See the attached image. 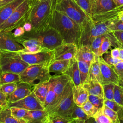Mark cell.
<instances>
[{
  "instance_id": "277c9868",
  "label": "cell",
  "mask_w": 123,
  "mask_h": 123,
  "mask_svg": "<svg viewBox=\"0 0 123 123\" xmlns=\"http://www.w3.org/2000/svg\"><path fill=\"white\" fill-rule=\"evenodd\" d=\"M15 38L16 39H36L41 43L43 49L50 50L54 49L57 47L64 43L58 32L49 25L38 31L31 30L29 32H25L22 36L16 37Z\"/></svg>"
},
{
  "instance_id": "3957f363",
  "label": "cell",
  "mask_w": 123,
  "mask_h": 123,
  "mask_svg": "<svg viewBox=\"0 0 123 123\" xmlns=\"http://www.w3.org/2000/svg\"><path fill=\"white\" fill-rule=\"evenodd\" d=\"M56 0H45L37 1L35 0L27 21L33 26V31H38L48 25L50 17L55 9Z\"/></svg>"
},
{
  "instance_id": "03108f58",
  "label": "cell",
  "mask_w": 123,
  "mask_h": 123,
  "mask_svg": "<svg viewBox=\"0 0 123 123\" xmlns=\"http://www.w3.org/2000/svg\"></svg>"
},
{
  "instance_id": "bcb514c9",
  "label": "cell",
  "mask_w": 123,
  "mask_h": 123,
  "mask_svg": "<svg viewBox=\"0 0 123 123\" xmlns=\"http://www.w3.org/2000/svg\"><path fill=\"white\" fill-rule=\"evenodd\" d=\"M78 5L89 16H91L90 0H77Z\"/></svg>"
},
{
  "instance_id": "b9f144b4",
  "label": "cell",
  "mask_w": 123,
  "mask_h": 123,
  "mask_svg": "<svg viewBox=\"0 0 123 123\" xmlns=\"http://www.w3.org/2000/svg\"><path fill=\"white\" fill-rule=\"evenodd\" d=\"M113 100L122 106L123 110V91L117 85H115L114 87Z\"/></svg>"
},
{
  "instance_id": "7a4b0ae2",
  "label": "cell",
  "mask_w": 123,
  "mask_h": 123,
  "mask_svg": "<svg viewBox=\"0 0 123 123\" xmlns=\"http://www.w3.org/2000/svg\"><path fill=\"white\" fill-rule=\"evenodd\" d=\"M48 25L58 32L64 43H74L78 47L81 34V27L66 15L54 9Z\"/></svg>"
},
{
  "instance_id": "9f6ffc18",
  "label": "cell",
  "mask_w": 123,
  "mask_h": 123,
  "mask_svg": "<svg viewBox=\"0 0 123 123\" xmlns=\"http://www.w3.org/2000/svg\"><path fill=\"white\" fill-rule=\"evenodd\" d=\"M118 85H119L121 87V88L123 91V79H119V82Z\"/></svg>"
},
{
  "instance_id": "4dcf8cb0",
  "label": "cell",
  "mask_w": 123,
  "mask_h": 123,
  "mask_svg": "<svg viewBox=\"0 0 123 123\" xmlns=\"http://www.w3.org/2000/svg\"><path fill=\"white\" fill-rule=\"evenodd\" d=\"M74 123L73 118L57 114H49L46 123Z\"/></svg>"
},
{
  "instance_id": "ba28073f",
  "label": "cell",
  "mask_w": 123,
  "mask_h": 123,
  "mask_svg": "<svg viewBox=\"0 0 123 123\" xmlns=\"http://www.w3.org/2000/svg\"><path fill=\"white\" fill-rule=\"evenodd\" d=\"M74 84L70 80L62 94L52 106L46 110L49 114H57L69 117L75 103L73 100L72 88Z\"/></svg>"
},
{
  "instance_id": "52a82bcc",
  "label": "cell",
  "mask_w": 123,
  "mask_h": 123,
  "mask_svg": "<svg viewBox=\"0 0 123 123\" xmlns=\"http://www.w3.org/2000/svg\"><path fill=\"white\" fill-rule=\"evenodd\" d=\"M55 9L75 21L81 29L91 17L74 0H56Z\"/></svg>"
},
{
  "instance_id": "d6a6232c",
  "label": "cell",
  "mask_w": 123,
  "mask_h": 123,
  "mask_svg": "<svg viewBox=\"0 0 123 123\" xmlns=\"http://www.w3.org/2000/svg\"><path fill=\"white\" fill-rule=\"evenodd\" d=\"M49 90L47 94L45 101L44 104V107L45 110L47 109L49 107L52 105L53 104H54L57 99L56 95L53 90L52 85L50 82V81H49Z\"/></svg>"
},
{
  "instance_id": "44dd1931",
  "label": "cell",
  "mask_w": 123,
  "mask_h": 123,
  "mask_svg": "<svg viewBox=\"0 0 123 123\" xmlns=\"http://www.w3.org/2000/svg\"><path fill=\"white\" fill-rule=\"evenodd\" d=\"M73 98L74 103L80 107L88 100L89 94L86 89L82 85L75 86L72 88Z\"/></svg>"
},
{
  "instance_id": "db71d44e",
  "label": "cell",
  "mask_w": 123,
  "mask_h": 123,
  "mask_svg": "<svg viewBox=\"0 0 123 123\" xmlns=\"http://www.w3.org/2000/svg\"><path fill=\"white\" fill-rule=\"evenodd\" d=\"M117 8L123 9V0H113Z\"/></svg>"
},
{
  "instance_id": "83f0119b",
  "label": "cell",
  "mask_w": 123,
  "mask_h": 123,
  "mask_svg": "<svg viewBox=\"0 0 123 123\" xmlns=\"http://www.w3.org/2000/svg\"><path fill=\"white\" fill-rule=\"evenodd\" d=\"M87 79H96L102 84V77L100 69L98 56H97L91 63Z\"/></svg>"
},
{
  "instance_id": "e7e4bbea",
  "label": "cell",
  "mask_w": 123,
  "mask_h": 123,
  "mask_svg": "<svg viewBox=\"0 0 123 123\" xmlns=\"http://www.w3.org/2000/svg\"><path fill=\"white\" fill-rule=\"evenodd\" d=\"M74 0V1H75L76 2V0Z\"/></svg>"
},
{
  "instance_id": "1f68e13d",
  "label": "cell",
  "mask_w": 123,
  "mask_h": 123,
  "mask_svg": "<svg viewBox=\"0 0 123 123\" xmlns=\"http://www.w3.org/2000/svg\"><path fill=\"white\" fill-rule=\"evenodd\" d=\"M21 81L19 74L13 73H2L0 77V85L9 83H17Z\"/></svg>"
},
{
  "instance_id": "f6af8a7d",
  "label": "cell",
  "mask_w": 123,
  "mask_h": 123,
  "mask_svg": "<svg viewBox=\"0 0 123 123\" xmlns=\"http://www.w3.org/2000/svg\"><path fill=\"white\" fill-rule=\"evenodd\" d=\"M103 55V56H102V57L103 60L105 61L106 62H107L108 64L111 65H114L118 63V62L122 61V60L120 58L117 59L113 58L111 55V51H107L106 52L104 53Z\"/></svg>"
},
{
  "instance_id": "74e56055",
  "label": "cell",
  "mask_w": 123,
  "mask_h": 123,
  "mask_svg": "<svg viewBox=\"0 0 123 123\" xmlns=\"http://www.w3.org/2000/svg\"><path fill=\"white\" fill-rule=\"evenodd\" d=\"M17 83H9L0 85V91L7 96L11 94L17 88Z\"/></svg>"
},
{
  "instance_id": "8fae6325",
  "label": "cell",
  "mask_w": 123,
  "mask_h": 123,
  "mask_svg": "<svg viewBox=\"0 0 123 123\" xmlns=\"http://www.w3.org/2000/svg\"><path fill=\"white\" fill-rule=\"evenodd\" d=\"M25 47L18 42L10 32H0V49L11 51H20Z\"/></svg>"
},
{
  "instance_id": "d590c367",
  "label": "cell",
  "mask_w": 123,
  "mask_h": 123,
  "mask_svg": "<svg viewBox=\"0 0 123 123\" xmlns=\"http://www.w3.org/2000/svg\"><path fill=\"white\" fill-rule=\"evenodd\" d=\"M108 33L103 34L96 37L91 42L90 46L92 51L98 56V53L99 47L104 39V38L108 36Z\"/></svg>"
},
{
  "instance_id": "ffe728a7",
  "label": "cell",
  "mask_w": 123,
  "mask_h": 123,
  "mask_svg": "<svg viewBox=\"0 0 123 123\" xmlns=\"http://www.w3.org/2000/svg\"><path fill=\"white\" fill-rule=\"evenodd\" d=\"M16 40L25 47L23 50L19 52L26 53H34L46 49L42 48L41 43L36 39L29 38Z\"/></svg>"
},
{
  "instance_id": "ab89813d",
  "label": "cell",
  "mask_w": 123,
  "mask_h": 123,
  "mask_svg": "<svg viewBox=\"0 0 123 123\" xmlns=\"http://www.w3.org/2000/svg\"><path fill=\"white\" fill-rule=\"evenodd\" d=\"M111 41L109 38V33L108 34V36L104 38L102 41L99 49H98V56H102L104 53L108 51L109 49L111 48Z\"/></svg>"
},
{
  "instance_id": "5bb4252c",
  "label": "cell",
  "mask_w": 123,
  "mask_h": 123,
  "mask_svg": "<svg viewBox=\"0 0 123 123\" xmlns=\"http://www.w3.org/2000/svg\"><path fill=\"white\" fill-rule=\"evenodd\" d=\"M98 61L102 77V85L113 83L118 85L119 78L114 71L112 65L106 62L102 56L98 57Z\"/></svg>"
},
{
  "instance_id": "7dc6e473",
  "label": "cell",
  "mask_w": 123,
  "mask_h": 123,
  "mask_svg": "<svg viewBox=\"0 0 123 123\" xmlns=\"http://www.w3.org/2000/svg\"><path fill=\"white\" fill-rule=\"evenodd\" d=\"M112 67L119 79H123V61L112 65Z\"/></svg>"
},
{
  "instance_id": "680465c9",
  "label": "cell",
  "mask_w": 123,
  "mask_h": 123,
  "mask_svg": "<svg viewBox=\"0 0 123 123\" xmlns=\"http://www.w3.org/2000/svg\"><path fill=\"white\" fill-rule=\"evenodd\" d=\"M119 15H123V9L121 10L119 12Z\"/></svg>"
},
{
  "instance_id": "6f0895ef",
  "label": "cell",
  "mask_w": 123,
  "mask_h": 123,
  "mask_svg": "<svg viewBox=\"0 0 123 123\" xmlns=\"http://www.w3.org/2000/svg\"><path fill=\"white\" fill-rule=\"evenodd\" d=\"M122 61H123V48H120V58Z\"/></svg>"
},
{
  "instance_id": "d6986e66",
  "label": "cell",
  "mask_w": 123,
  "mask_h": 123,
  "mask_svg": "<svg viewBox=\"0 0 123 123\" xmlns=\"http://www.w3.org/2000/svg\"><path fill=\"white\" fill-rule=\"evenodd\" d=\"M70 60H54L49 67L50 77L57 76L63 74L69 66Z\"/></svg>"
},
{
  "instance_id": "603a6c76",
  "label": "cell",
  "mask_w": 123,
  "mask_h": 123,
  "mask_svg": "<svg viewBox=\"0 0 123 123\" xmlns=\"http://www.w3.org/2000/svg\"><path fill=\"white\" fill-rule=\"evenodd\" d=\"M82 85L86 89L89 95H96L104 98L102 85L98 80L96 79H87Z\"/></svg>"
},
{
  "instance_id": "f5cc1de1",
  "label": "cell",
  "mask_w": 123,
  "mask_h": 123,
  "mask_svg": "<svg viewBox=\"0 0 123 123\" xmlns=\"http://www.w3.org/2000/svg\"><path fill=\"white\" fill-rule=\"evenodd\" d=\"M23 27L24 28V30H25V32H30L33 29V26H32V24L28 21H26L23 25Z\"/></svg>"
},
{
  "instance_id": "8d00e7d4",
  "label": "cell",
  "mask_w": 123,
  "mask_h": 123,
  "mask_svg": "<svg viewBox=\"0 0 123 123\" xmlns=\"http://www.w3.org/2000/svg\"><path fill=\"white\" fill-rule=\"evenodd\" d=\"M102 109L104 114L111 120L112 123H120L121 122L117 112L108 108L104 104L103 105Z\"/></svg>"
},
{
  "instance_id": "836d02e7",
  "label": "cell",
  "mask_w": 123,
  "mask_h": 123,
  "mask_svg": "<svg viewBox=\"0 0 123 123\" xmlns=\"http://www.w3.org/2000/svg\"><path fill=\"white\" fill-rule=\"evenodd\" d=\"M82 108L89 118H94L98 110L88 99L82 106Z\"/></svg>"
},
{
  "instance_id": "6da1fadb",
  "label": "cell",
  "mask_w": 123,
  "mask_h": 123,
  "mask_svg": "<svg viewBox=\"0 0 123 123\" xmlns=\"http://www.w3.org/2000/svg\"><path fill=\"white\" fill-rule=\"evenodd\" d=\"M122 10L117 9L108 13L91 16L81 27L79 46H90L96 37L111 32L109 26L113 20L119 16V12Z\"/></svg>"
},
{
  "instance_id": "cb8c5ba5",
  "label": "cell",
  "mask_w": 123,
  "mask_h": 123,
  "mask_svg": "<svg viewBox=\"0 0 123 123\" xmlns=\"http://www.w3.org/2000/svg\"><path fill=\"white\" fill-rule=\"evenodd\" d=\"M64 74L70 77L75 86L81 85L80 74L76 56L70 60L69 66Z\"/></svg>"
},
{
  "instance_id": "f546056e",
  "label": "cell",
  "mask_w": 123,
  "mask_h": 123,
  "mask_svg": "<svg viewBox=\"0 0 123 123\" xmlns=\"http://www.w3.org/2000/svg\"><path fill=\"white\" fill-rule=\"evenodd\" d=\"M76 57L77 60L79 70L80 74L81 85H82L87 78L90 64L86 62L81 58L78 50L77 51Z\"/></svg>"
},
{
  "instance_id": "f907efd6",
  "label": "cell",
  "mask_w": 123,
  "mask_h": 123,
  "mask_svg": "<svg viewBox=\"0 0 123 123\" xmlns=\"http://www.w3.org/2000/svg\"><path fill=\"white\" fill-rule=\"evenodd\" d=\"M7 96L0 91V106L6 107L8 106V102L7 99Z\"/></svg>"
},
{
  "instance_id": "8992f818",
  "label": "cell",
  "mask_w": 123,
  "mask_h": 123,
  "mask_svg": "<svg viewBox=\"0 0 123 123\" xmlns=\"http://www.w3.org/2000/svg\"><path fill=\"white\" fill-rule=\"evenodd\" d=\"M35 0H25L13 12L10 17L0 26L1 31L11 32L27 21L30 10Z\"/></svg>"
},
{
  "instance_id": "d4e9b609",
  "label": "cell",
  "mask_w": 123,
  "mask_h": 123,
  "mask_svg": "<svg viewBox=\"0 0 123 123\" xmlns=\"http://www.w3.org/2000/svg\"><path fill=\"white\" fill-rule=\"evenodd\" d=\"M0 123H26L24 120L15 118L12 114L10 108L3 107L0 111Z\"/></svg>"
},
{
  "instance_id": "91938a15",
  "label": "cell",
  "mask_w": 123,
  "mask_h": 123,
  "mask_svg": "<svg viewBox=\"0 0 123 123\" xmlns=\"http://www.w3.org/2000/svg\"><path fill=\"white\" fill-rule=\"evenodd\" d=\"M118 17H119V18L121 20H122V21H123V15H119Z\"/></svg>"
},
{
  "instance_id": "e575fe53",
  "label": "cell",
  "mask_w": 123,
  "mask_h": 123,
  "mask_svg": "<svg viewBox=\"0 0 123 123\" xmlns=\"http://www.w3.org/2000/svg\"><path fill=\"white\" fill-rule=\"evenodd\" d=\"M115 84L113 83H109L102 85L105 99L113 100L114 91Z\"/></svg>"
},
{
  "instance_id": "2e32d148",
  "label": "cell",
  "mask_w": 123,
  "mask_h": 123,
  "mask_svg": "<svg viewBox=\"0 0 123 123\" xmlns=\"http://www.w3.org/2000/svg\"><path fill=\"white\" fill-rule=\"evenodd\" d=\"M91 16L104 14L117 8L113 0H90Z\"/></svg>"
},
{
  "instance_id": "94428289",
  "label": "cell",
  "mask_w": 123,
  "mask_h": 123,
  "mask_svg": "<svg viewBox=\"0 0 123 123\" xmlns=\"http://www.w3.org/2000/svg\"><path fill=\"white\" fill-rule=\"evenodd\" d=\"M2 74V72H1V69H0V75Z\"/></svg>"
},
{
  "instance_id": "681fc988",
  "label": "cell",
  "mask_w": 123,
  "mask_h": 123,
  "mask_svg": "<svg viewBox=\"0 0 123 123\" xmlns=\"http://www.w3.org/2000/svg\"><path fill=\"white\" fill-rule=\"evenodd\" d=\"M112 32L119 43L120 48H123V31H116Z\"/></svg>"
},
{
  "instance_id": "ee69618b",
  "label": "cell",
  "mask_w": 123,
  "mask_h": 123,
  "mask_svg": "<svg viewBox=\"0 0 123 123\" xmlns=\"http://www.w3.org/2000/svg\"><path fill=\"white\" fill-rule=\"evenodd\" d=\"M109 29L111 32L116 31H123V21L121 20L118 16L113 20L109 26Z\"/></svg>"
},
{
  "instance_id": "9a60e30c",
  "label": "cell",
  "mask_w": 123,
  "mask_h": 123,
  "mask_svg": "<svg viewBox=\"0 0 123 123\" xmlns=\"http://www.w3.org/2000/svg\"><path fill=\"white\" fill-rule=\"evenodd\" d=\"M35 86L21 81L17 82V88L11 94L7 96L9 103L13 102L24 98L34 91Z\"/></svg>"
},
{
  "instance_id": "7bdbcfd3",
  "label": "cell",
  "mask_w": 123,
  "mask_h": 123,
  "mask_svg": "<svg viewBox=\"0 0 123 123\" xmlns=\"http://www.w3.org/2000/svg\"><path fill=\"white\" fill-rule=\"evenodd\" d=\"M88 99L98 110L101 109L104 105V98H101L96 95H89Z\"/></svg>"
},
{
  "instance_id": "60d3db41",
  "label": "cell",
  "mask_w": 123,
  "mask_h": 123,
  "mask_svg": "<svg viewBox=\"0 0 123 123\" xmlns=\"http://www.w3.org/2000/svg\"><path fill=\"white\" fill-rule=\"evenodd\" d=\"M95 123H112L111 120L104 114L102 108L98 111L93 118Z\"/></svg>"
},
{
  "instance_id": "5b68a950",
  "label": "cell",
  "mask_w": 123,
  "mask_h": 123,
  "mask_svg": "<svg viewBox=\"0 0 123 123\" xmlns=\"http://www.w3.org/2000/svg\"><path fill=\"white\" fill-rule=\"evenodd\" d=\"M29 65L23 60L18 51L0 49V67L2 73H22Z\"/></svg>"
},
{
  "instance_id": "7c38bea8",
  "label": "cell",
  "mask_w": 123,
  "mask_h": 123,
  "mask_svg": "<svg viewBox=\"0 0 123 123\" xmlns=\"http://www.w3.org/2000/svg\"><path fill=\"white\" fill-rule=\"evenodd\" d=\"M8 106L9 107L14 106L27 110L45 109L43 105L36 96L34 92L23 99L15 102L9 103Z\"/></svg>"
},
{
  "instance_id": "c3c4849f",
  "label": "cell",
  "mask_w": 123,
  "mask_h": 123,
  "mask_svg": "<svg viewBox=\"0 0 123 123\" xmlns=\"http://www.w3.org/2000/svg\"><path fill=\"white\" fill-rule=\"evenodd\" d=\"M12 35L14 37H19L23 35L25 32L23 26L22 25L17 27L14 29L12 31L10 32Z\"/></svg>"
},
{
  "instance_id": "4316f807",
  "label": "cell",
  "mask_w": 123,
  "mask_h": 123,
  "mask_svg": "<svg viewBox=\"0 0 123 123\" xmlns=\"http://www.w3.org/2000/svg\"><path fill=\"white\" fill-rule=\"evenodd\" d=\"M77 50L81 58L90 64L98 56L92 51L89 45H80Z\"/></svg>"
},
{
  "instance_id": "ac0fdd59",
  "label": "cell",
  "mask_w": 123,
  "mask_h": 123,
  "mask_svg": "<svg viewBox=\"0 0 123 123\" xmlns=\"http://www.w3.org/2000/svg\"><path fill=\"white\" fill-rule=\"evenodd\" d=\"M48 115L45 109L28 110L24 120L26 123H46Z\"/></svg>"
},
{
  "instance_id": "4fadbf2b",
  "label": "cell",
  "mask_w": 123,
  "mask_h": 123,
  "mask_svg": "<svg viewBox=\"0 0 123 123\" xmlns=\"http://www.w3.org/2000/svg\"><path fill=\"white\" fill-rule=\"evenodd\" d=\"M77 49L75 44L63 43L54 49V60L72 59L76 56Z\"/></svg>"
},
{
  "instance_id": "30bf717a",
  "label": "cell",
  "mask_w": 123,
  "mask_h": 123,
  "mask_svg": "<svg viewBox=\"0 0 123 123\" xmlns=\"http://www.w3.org/2000/svg\"><path fill=\"white\" fill-rule=\"evenodd\" d=\"M19 52L23 60L29 65L44 64L49 66L54 61V49H44L34 53Z\"/></svg>"
},
{
  "instance_id": "e0dca14e",
  "label": "cell",
  "mask_w": 123,
  "mask_h": 123,
  "mask_svg": "<svg viewBox=\"0 0 123 123\" xmlns=\"http://www.w3.org/2000/svg\"><path fill=\"white\" fill-rule=\"evenodd\" d=\"M70 80H71L70 77L64 74L59 76L50 77L49 81L52 85L53 90L57 97L55 102L62 96L68 82Z\"/></svg>"
},
{
  "instance_id": "be15d7a7",
  "label": "cell",
  "mask_w": 123,
  "mask_h": 123,
  "mask_svg": "<svg viewBox=\"0 0 123 123\" xmlns=\"http://www.w3.org/2000/svg\"><path fill=\"white\" fill-rule=\"evenodd\" d=\"M2 108H3V107H1L0 106V110L2 109Z\"/></svg>"
},
{
  "instance_id": "7402d4cb",
  "label": "cell",
  "mask_w": 123,
  "mask_h": 123,
  "mask_svg": "<svg viewBox=\"0 0 123 123\" xmlns=\"http://www.w3.org/2000/svg\"><path fill=\"white\" fill-rule=\"evenodd\" d=\"M25 0H14L0 8V26L12 14L15 10Z\"/></svg>"
},
{
  "instance_id": "484cf974",
  "label": "cell",
  "mask_w": 123,
  "mask_h": 123,
  "mask_svg": "<svg viewBox=\"0 0 123 123\" xmlns=\"http://www.w3.org/2000/svg\"><path fill=\"white\" fill-rule=\"evenodd\" d=\"M69 117L73 118L75 123L88 122V121L91 118L85 113L81 107L78 106L75 104L70 113Z\"/></svg>"
},
{
  "instance_id": "6125c7cd",
  "label": "cell",
  "mask_w": 123,
  "mask_h": 123,
  "mask_svg": "<svg viewBox=\"0 0 123 123\" xmlns=\"http://www.w3.org/2000/svg\"><path fill=\"white\" fill-rule=\"evenodd\" d=\"M37 1H42V0H36Z\"/></svg>"
},
{
  "instance_id": "9c48e42d",
  "label": "cell",
  "mask_w": 123,
  "mask_h": 123,
  "mask_svg": "<svg viewBox=\"0 0 123 123\" xmlns=\"http://www.w3.org/2000/svg\"><path fill=\"white\" fill-rule=\"evenodd\" d=\"M49 67L44 64L29 65L20 74L21 81L35 86L49 81L51 77Z\"/></svg>"
},
{
  "instance_id": "816d5d0a",
  "label": "cell",
  "mask_w": 123,
  "mask_h": 123,
  "mask_svg": "<svg viewBox=\"0 0 123 123\" xmlns=\"http://www.w3.org/2000/svg\"><path fill=\"white\" fill-rule=\"evenodd\" d=\"M111 55L114 58L119 59L120 58V48H115L111 50Z\"/></svg>"
},
{
  "instance_id": "003e7915",
  "label": "cell",
  "mask_w": 123,
  "mask_h": 123,
  "mask_svg": "<svg viewBox=\"0 0 123 123\" xmlns=\"http://www.w3.org/2000/svg\"></svg>"
},
{
  "instance_id": "11a10c76",
  "label": "cell",
  "mask_w": 123,
  "mask_h": 123,
  "mask_svg": "<svg viewBox=\"0 0 123 123\" xmlns=\"http://www.w3.org/2000/svg\"><path fill=\"white\" fill-rule=\"evenodd\" d=\"M14 0H0V8Z\"/></svg>"
},
{
  "instance_id": "f1b7e54d",
  "label": "cell",
  "mask_w": 123,
  "mask_h": 123,
  "mask_svg": "<svg viewBox=\"0 0 123 123\" xmlns=\"http://www.w3.org/2000/svg\"><path fill=\"white\" fill-rule=\"evenodd\" d=\"M49 88V81H47L36 85L33 91L36 96L42 103L43 106L45 101Z\"/></svg>"
},
{
  "instance_id": "f35d334b",
  "label": "cell",
  "mask_w": 123,
  "mask_h": 123,
  "mask_svg": "<svg viewBox=\"0 0 123 123\" xmlns=\"http://www.w3.org/2000/svg\"><path fill=\"white\" fill-rule=\"evenodd\" d=\"M12 115L16 118L19 120H24V117L27 114L28 110L17 107H10Z\"/></svg>"
}]
</instances>
